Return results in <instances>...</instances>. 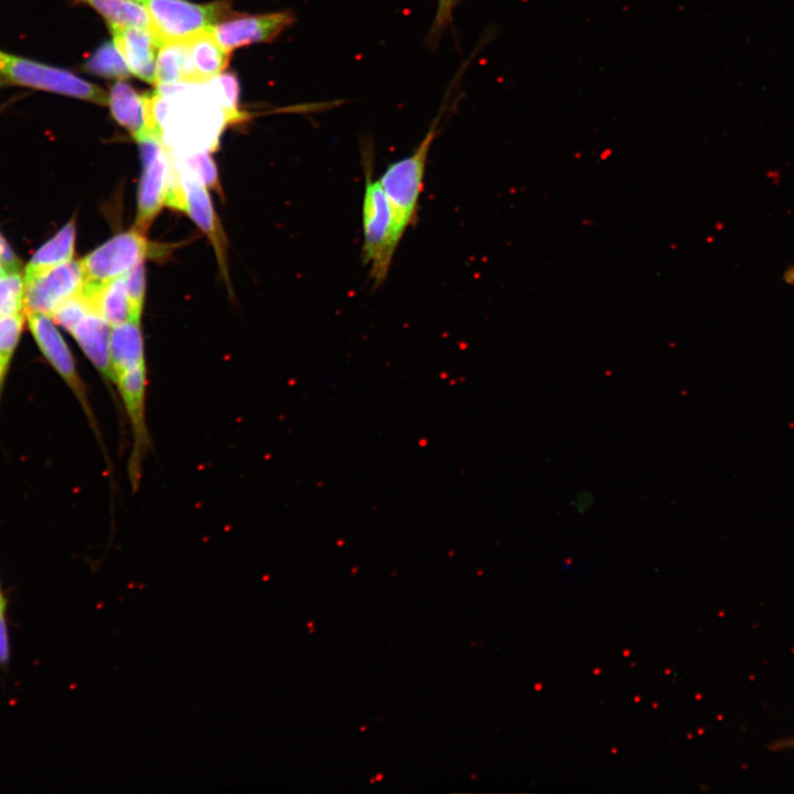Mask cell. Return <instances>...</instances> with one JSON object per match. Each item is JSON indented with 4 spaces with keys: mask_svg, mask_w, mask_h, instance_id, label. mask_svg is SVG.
Returning <instances> with one entry per match:
<instances>
[{
    "mask_svg": "<svg viewBox=\"0 0 794 794\" xmlns=\"http://www.w3.org/2000/svg\"><path fill=\"white\" fill-rule=\"evenodd\" d=\"M76 239L75 219H69L51 239L31 257L24 276L45 270L73 258Z\"/></svg>",
    "mask_w": 794,
    "mask_h": 794,
    "instance_id": "cell-19",
    "label": "cell"
},
{
    "mask_svg": "<svg viewBox=\"0 0 794 794\" xmlns=\"http://www.w3.org/2000/svg\"><path fill=\"white\" fill-rule=\"evenodd\" d=\"M24 294L25 281L19 271H6L2 273L0 276V315L23 314Z\"/></svg>",
    "mask_w": 794,
    "mask_h": 794,
    "instance_id": "cell-25",
    "label": "cell"
},
{
    "mask_svg": "<svg viewBox=\"0 0 794 794\" xmlns=\"http://www.w3.org/2000/svg\"><path fill=\"white\" fill-rule=\"evenodd\" d=\"M0 260L7 271H19L21 262L0 234Z\"/></svg>",
    "mask_w": 794,
    "mask_h": 794,
    "instance_id": "cell-30",
    "label": "cell"
},
{
    "mask_svg": "<svg viewBox=\"0 0 794 794\" xmlns=\"http://www.w3.org/2000/svg\"><path fill=\"white\" fill-rule=\"evenodd\" d=\"M294 22L291 11L228 17L213 26L221 45L230 53L253 43L271 42Z\"/></svg>",
    "mask_w": 794,
    "mask_h": 794,
    "instance_id": "cell-11",
    "label": "cell"
},
{
    "mask_svg": "<svg viewBox=\"0 0 794 794\" xmlns=\"http://www.w3.org/2000/svg\"><path fill=\"white\" fill-rule=\"evenodd\" d=\"M168 151L174 165L191 173L207 189L221 192L217 167L210 151L189 153L172 152L169 149Z\"/></svg>",
    "mask_w": 794,
    "mask_h": 794,
    "instance_id": "cell-22",
    "label": "cell"
},
{
    "mask_svg": "<svg viewBox=\"0 0 794 794\" xmlns=\"http://www.w3.org/2000/svg\"><path fill=\"white\" fill-rule=\"evenodd\" d=\"M95 9L109 26L150 29L147 9L139 0H77Z\"/></svg>",
    "mask_w": 794,
    "mask_h": 794,
    "instance_id": "cell-21",
    "label": "cell"
},
{
    "mask_svg": "<svg viewBox=\"0 0 794 794\" xmlns=\"http://www.w3.org/2000/svg\"><path fill=\"white\" fill-rule=\"evenodd\" d=\"M148 11L150 29L159 46L167 42L185 41L213 29L230 17L226 0L197 4L187 0H139Z\"/></svg>",
    "mask_w": 794,
    "mask_h": 794,
    "instance_id": "cell-4",
    "label": "cell"
},
{
    "mask_svg": "<svg viewBox=\"0 0 794 794\" xmlns=\"http://www.w3.org/2000/svg\"><path fill=\"white\" fill-rule=\"evenodd\" d=\"M147 384L146 363L112 375V385L122 401L132 436L128 476L133 491L140 484L143 460L151 441L146 421Z\"/></svg>",
    "mask_w": 794,
    "mask_h": 794,
    "instance_id": "cell-7",
    "label": "cell"
},
{
    "mask_svg": "<svg viewBox=\"0 0 794 794\" xmlns=\"http://www.w3.org/2000/svg\"><path fill=\"white\" fill-rule=\"evenodd\" d=\"M6 609H7V600L4 598V594L2 592L1 584H0V627L7 626Z\"/></svg>",
    "mask_w": 794,
    "mask_h": 794,
    "instance_id": "cell-31",
    "label": "cell"
},
{
    "mask_svg": "<svg viewBox=\"0 0 794 794\" xmlns=\"http://www.w3.org/2000/svg\"><path fill=\"white\" fill-rule=\"evenodd\" d=\"M155 84L192 83L186 41H172L158 50Z\"/></svg>",
    "mask_w": 794,
    "mask_h": 794,
    "instance_id": "cell-20",
    "label": "cell"
},
{
    "mask_svg": "<svg viewBox=\"0 0 794 794\" xmlns=\"http://www.w3.org/2000/svg\"><path fill=\"white\" fill-rule=\"evenodd\" d=\"M24 313L50 315L62 302L83 291L86 273L82 260H68L24 276Z\"/></svg>",
    "mask_w": 794,
    "mask_h": 794,
    "instance_id": "cell-9",
    "label": "cell"
},
{
    "mask_svg": "<svg viewBox=\"0 0 794 794\" xmlns=\"http://www.w3.org/2000/svg\"><path fill=\"white\" fill-rule=\"evenodd\" d=\"M148 94H139L131 85L120 79L112 85L108 95V105L114 119L136 141L150 133L157 135L150 118Z\"/></svg>",
    "mask_w": 794,
    "mask_h": 794,
    "instance_id": "cell-13",
    "label": "cell"
},
{
    "mask_svg": "<svg viewBox=\"0 0 794 794\" xmlns=\"http://www.w3.org/2000/svg\"><path fill=\"white\" fill-rule=\"evenodd\" d=\"M110 330L111 325L104 318L92 312L71 332L109 387L112 385L109 358Z\"/></svg>",
    "mask_w": 794,
    "mask_h": 794,
    "instance_id": "cell-16",
    "label": "cell"
},
{
    "mask_svg": "<svg viewBox=\"0 0 794 794\" xmlns=\"http://www.w3.org/2000/svg\"><path fill=\"white\" fill-rule=\"evenodd\" d=\"M0 85H1V82H0Z\"/></svg>",
    "mask_w": 794,
    "mask_h": 794,
    "instance_id": "cell-34",
    "label": "cell"
},
{
    "mask_svg": "<svg viewBox=\"0 0 794 794\" xmlns=\"http://www.w3.org/2000/svg\"><path fill=\"white\" fill-rule=\"evenodd\" d=\"M109 30L130 73L147 83L155 84V51L160 46L151 29L109 26Z\"/></svg>",
    "mask_w": 794,
    "mask_h": 794,
    "instance_id": "cell-12",
    "label": "cell"
},
{
    "mask_svg": "<svg viewBox=\"0 0 794 794\" xmlns=\"http://www.w3.org/2000/svg\"><path fill=\"white\" fill-rule=\"evenodd\" d=\"M206 84L232 124H238L247 118L238 108L239 85L235 73H221Z\"/></svg>",
    "mask_w": 794,
    "mask_h": 794,
    "instance_id": "cell-24",
    "label": "cell"
},
{
    "mask_svg": "<svg viewBox=\"0 0 794 794\" xmlns=\"http://www.w3.org/2000/svg\"><path fill=\"white\" fill-rule=\"evenodd\" d=\"M25 316L29 329L44 357L73 390L88 416L92 427L97 431L85 385L77 373L74 357L66 342L47 314L29 312L25 313Z\"/></svg>",
    "mask_w": 794,
    "mask_h": 794,
    "instance_id": "cell-10",
    "label": "cell"
},
{
    "mask_svg": "<svg viewBox=\"0 0 794 794\" xmlns=\"http://www.w3.org/2000/svg\"><path fill=\"white\" fill-rule=\"evenodd\" d=\"M462 0H438L437 12L431 28V40L438 37L449 24L453 10Z\"/></svg>",
    "mask_w": 794,
    "mask_h": 794,
    "instance_id": "cell-29",
    "label": "cell"
},
{
    "mask_svg": "<svg viewBox=\"0 0 794 794\" xmlns=\"http://www.w3.org/2000/svg\"><path fill=\"white\" fill-rule=\"evenodd\" d=\"M6 271H7V270H6V268L3 267V265H2V262H1V260H0V276H1L2 273H4Z\"/></svg>",
    "mask_w": 794,
    "mask_h": 794,
    "instance_id": "cell-33",
    "label": "cell"
},
{
    "mask_svg": "<svg viewBox=\"0 0 794 794\" xmlns=\"http://www.w3.org/2000/svg\"><path fill=\"white\" fill-rule=\"evenodd\" d=\"M84 68L98 76L111 79H125L129 67L115 43L101 44L84 63Z\"/></svg>",
    "mask_w": 794,
    "mask_h": 794,
    "instance_id": "cell-23",
    "label": "cell"
},
{
    "mask_svg": "<svg viewBox=\"0 0 794 794\" xmlns=\"http://www.w3.org/2000/svg\"><path fill=\"white\" fill-rule=\"evenodd\" d=\"M109 358L111 376L116 372L146 363L140 321H129L111 326Z\"/></svg>",
    "mask_w": 794,
    "mask_h": 794,
    "instance_id": "cell-18",
    "label": "cell"
},
{
    "mask_svg": "<svg viewBox=\"0 0 794 794\" xmlns=\"http://www.w3.org/2000/svg\"><path fill=\"white\" fill-rule=\"evenodd\" d=\"M185 41L192 83H205L227 67L230 53L221 45L213 29L200 32Z\"/></svg>",
    "mask_w": 794,
    "mask_h": 794,
    "instance_id": "cell-17",
    "label": "cell"
},
{
    "mask_svg": "<svg viewBox=\"0 0 794 794\" xmlns=\"http://www.w3.org/2000/svg\"><path fill=\"white\" fill-rule=\"evenodd\" d=\"M92 312L89 300L81 292L62 302L49 316L71 333Z\"/></svg>",
    "mask_w": 794,
    "mask_h": 794,
    "instance_id": "cell-27",
    "label": "cell"
},
{
    "mask_svg": "<svg viewBox=\"0 0 794 794\" xmlns=\"http://www.w3.org/2000/svg\"><path fill=\"white\" fill-rule=\"evenodd\" d=\"M784 279L787 283L794 285V267L785 271Z\"/></svg>",
    "mask_w": 794,
    "mask_h": 794,
    "instance_id": "cell-32",
    "label": "cell"
},
{
    "mask_svg": "<svg viewBox=\"0 0 794 794\" xmlns=\"http://www.w3.org/2000/svg\"><path fill=\"white\" fill-rule=\"evenodd\" d=\"M25 314L0 315V390L9 367L11 356L17 347Z\"/></svg>",
    "mask_w": 794,
    "mask_h": 794,
    "instance_id": "cell-26",
    "label": "cell"
},
{
    "mask_svg": "<svg viewBox=\"0 0 794 794\" xmlns=\"http://www.w3.org/2000/svg\"><path fill=\"white\" fill-rule=\"evenodd\" d=\"M441 115L439 114L431 122L415 151L389 164L378 179L390 207L395 232L400 239L416 219L418 202L423 189L426 163L438 133Z\"/></svg>",
    "mask_w": 794,
    "mask_h": 794,
    "instance_id": "cell-3",
    "label": "cell"
},
{
    "mask_svg": "<svg viewBox=\"0 0 794 794\" xmlns=\"http://www.w3.org/2000/svg\"><path fill=\"white\" fill-rule=\"evenodd\" d=\"M142 162L137 195L135 228L142 233L150 227L163 205L171 176V160L161 138L154 133L137 141Z\"/></svg>",
    "mask_w": 794,
    "mask_h": 794,
    "instance_id": "cell-8",
    "label": "cell"
},
{
    "mask_svg": "<svg viewBox=\"0 0 794 794\" xmlns=\"http://www.w3.org/2000/svg\"><path fill=\"white\" fill-rule=\"evenodd\" d=\"M82 293L89 300L93 311L111 326L140 321L141 312L129 298L124 276L95 287L84 286Z\"/></svg>",
    "mask_w": 794,
    "mask_h": 794,
    "instance_id": "cell-15",
    "label": "cell"
},
{
    "mask_svg": "<svg viewBox=\"0 0 794 794\" xmlns=\"http://www.w3.org/2000/svg\"><path fill=\"white\" fill-rule=\"evenodd\" d=\"M169 248L168 245L149 242L144 233L135 227L119 233L82 259L86 273L85 286L95 287L124 276L146 258L165 256Z\"/></svg>",
    "mask_w": 794,
    "mask_h": 794,
    "instance_id": "cell-5",
    "label": "cell"
},
{
    "mask_svg": "<svg viewBox=\"0 0 794 794\" xmlns=\"http://www.w3.org/2000/svg\"><path fill=\"white\" fill-rule=\"evenodd\" d=\"M0 77L19 85L108 105V94L75 74L0 51Z\"/></svg>",
    "mask_w": 794,
    "mask_h": 794,
    "instance_id": "cell-6",
    "label": "cell"
},
{
    "mask_svg": "<svg viewBox=\"0 0 794 794\" xmlns=\"http://www.w3.org/2000/svg\"><path fill=\"white\" fill-rule=\"evenodd\" d=\"M174 168L179 172L183 189V212L189 214L200 229L206 234L214 245L216 254L221 257L224 249V237L207 187L187 171L176 165Z\"/></svg>",
    "mask_w": 794,
    "mask_h": 794,
    "instance_id": "cell-14",
    "label": "cell"
},
{
    "mask_svg": "<svg viewBox=\"0 0 794 794\" xmlns=\"http://www.w3.org/2000/svg\"><path fill=\"white\" fill-rule=\"evenodd\" d=\"M148 96L154 132L172 152H212L232 124L206 82L162 84Z\"/></svg>",
    "mask_w": 794,
    "mask_h": 794,
    "instance_id": "cell-1",
    "label": "cell"
},
{
    "mask_svg": "<svg viewBox=\"0 0 794 794\" xmlns=\"http://www.w3.org/2000/svg\"><path fill=\"white\" fill-rule=\"evenodd\" d=\"M127 291L133 307L142 312V305L146 293V273L143 261L138 262L125 275Z\"/></svg>",
    "mask_w": 794,
    "mask_h": 794,
    "instance_id": "cell-28",
    "label": "cell"
},
{
    "mask_svg": "<svg viewBox=\"0 0 794 794\" xmlns=\"http://www.w3.org/2000/svg\"><path fill=\"white\" fill-rule=\"evenodd\" d=\"M373 158L364 155L365 187L363 197L364 265L368 266L374 287L383 285L400 238L394 227L388 201L373 174Z\"/></svg>",
    "mask_w": 794,
    "mask_h": 794,
    "instance_id": "cell-2",
    "label": "cell"
}]
</instances>
